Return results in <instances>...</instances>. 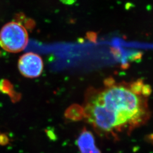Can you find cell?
Wrapping results in <instances>:
<instances>
[{"mask_svg": "<svg viewBox=\"0 0 153 153\" xmlns=\"http://www.w3.org/2000/svg\"><path fill=\"white\" fill-rule=\"evenodd\" d=\"M77 144L81 153H100L95 145L94 137L91 131L85 128L80 133Z\"/></svg>", "mask_w": 153, "mask_h": 153, "instance_id": "cell-4", "label": "cell"}, {"mask_svg": "<svg viewBox=\"0 0 153 153\" xmlns=\"http://www.w3.org/2000/svg\"><path fill=\"white\" fill-rule=\"evenodd\" d=\"M151 93L142 80L117 83L107 79L104 87L90 88L86 93L83 117L101 134L131 131L149 119Z\"/></svg>", "mask_w": 153, "mask_h": 153, "instance_id": "cell-1", "label": "cell"}, {"mask_svg": "<svg viewBox=\"0 0 153 153\" xmlns=\"http://www.w3.org/2000/svg\"><path fill=\"white\" fill-rule=\"evenodd\" d=\"M28 42L27 31L19 22H9L0 31V46L9 52H21L27 46Z\"/></svg>", "mask_w": 153, "mask_h": 153, "instance_id": "cell-2", "label": "cell"}, {"mask_svg": "<svg viewBox=\"0 0 153 153\" xmlns=\"http://www.w3.org/2000/svg\"><path fill=\"white\" fill-rule=\"evenodd\" d=\"M9 140L7 137L4 135H0V145H5L8 143Z\"/></svg>", "mask_w": 153, "mask_h": 153, "instance_id": "cell-5", "label": "cell"}, {"mask_svg": "<svg viewBox=\"0 0 153 153\" xmlns=\"http://www.w3.org/2000/svg\"><path fill=\"white\" fill-rule=\"evenodd\" d=\"M43 61L36 53L28 52L22 55L18 61V69L23 76L27 78H36L39 76L43 71Z\"/></svg>", "mask_w": 153, "mask_h": 153, "instance_id": "cell-3", "label": "cell"}]
</instances>
